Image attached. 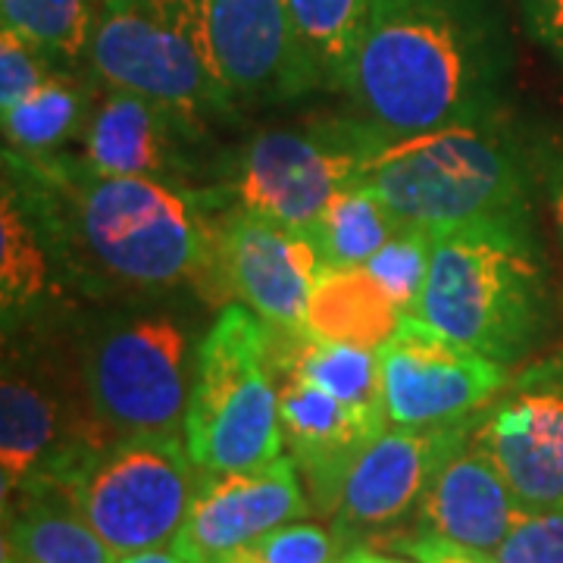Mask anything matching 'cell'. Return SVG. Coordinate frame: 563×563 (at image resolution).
I'll return each instance as SVG.
<instances>
[{"label": "cell", "instance_id": "31", "mask_svg": "<svg viewBox=\"0 0 563 563\" xmlns=\"http://www.w3.org/2000/svg\"><path fill=\"white\" fill-rule=\"evenodd\" d=\"M60 66L51 63L32 41L13 29H0V110L29 98L38 85L51 79Z\"/></svg>", "mask_w": 563, "mask_h": 563}, {"label": "cell", "instance_id": "33", "mask_svg": "<svg viewBox=\"0 0 563 563\" xmlns=\"http://www.w3.org/2000/svg\"><path fill=\"white\" fill-rule=\"evenodd\" d=\"M404 548H407L410 558H417L422 563H498L495 554H488V551L448 542V539H439V536H420V539L407 542Z\"/></svg>", "mask_w": 563, "mask_h": 563}, {"label": "cell", "instance_id": "20", "mask_svg": "<svg viewBox=\"0 0 563 563\" xmlns=\"http://www.w3.org/2000/svg\"><path fill=\"white\" fill-rule=\"evenodd\" d=\"M3 563H117L54 479H32L3 501Z\"/></svg>", "mask_w": 563, "mask_h": 563}, {"label": "cell", "instance_id": "22", "mask_svg": "<svg viewBox=\"0 0 563 563\" xmlns=\"http://www.w3.org/2000/svg\"><path fill=\"white\" fill-rule=\"evenodd\" d=\"M95 98V85L81 79L79 69H57L29 98L0 110L3 151L25 161L57 157L66 144L79 141Z\"/></svg>", "mask_w": 563, "mask_h": 563}, {"label": "cell", "instance_id": "13", "mask_svg": "<svg viewBox=\"0 0 563 563\" xmlns=\"http://www.w3.org/2000/svg\"><path fill=\"white\" fill-rule=\"evenodd\" d=\"M176 7L235 107L313 91L285 0H176Z\"/></svg>", "mask_w": 563, "mask_h": 563}, {"label": "cell", "instance_id": "16", "mask_svg": "<svg viewBox=\"0 0 563 563\" xmlns=\"http://www.w3.org/2000/svg\"><path fill=\"white\" fill-rule=\"evenodd\" d=\"M307 510L301 470L291 454L239 473H201L173 548L188 563H232L247 544L301 520Z\"/></svg>", "mask_w": 563, "mask_h": 563}, {"label": "cell", "instance_id": "17", "mask_svg": "<svg viewBox=\"0 0 563 563\" xmlns=\"http://www.w3.org/2000/svg\"><path fill=\"white\" fill-rule=\"evenodd\" d=\"M198 132L201 125L163 103L101 85L76 141V161L103 176L185 185L191 169L188 144Z\"/></svg>", "mask_w": 563, "mask_h": 563}, {"label": "cell", "instance_id": "28", "mask_svg": "<svg viewBox=\"0 0 563 563\" xmlns=\"http://www.w3.org/2000/svg\"><path fill=\"white\" fill-rule=\"evenodd\" d=\"M432 247H435V235L404 225L391 242L363 263V269L383 285L385 295L401 313H417L432 266Z\"/></svg>", "mask_w": 563, "mask_h": 563}, {"label": "cell", "instance_id": "14", "mask_svg": "<svg viewBox=\"0 0 563 563\" xmlns=\"http://www.w3.org/2000/svg\"><path fill=\"white\" fill-rule=\"evenodd\" d=\"M476 417L444 426H385L357 454L332 510V532L347 542L388 529L420 507L444 457L473 432Z\"/></svg>", "mask_w": 563, "mask_h": 563}, {"label": "cell", "instance_id": "26", "mask_svg": "<svg viewBox=\"0 0 563 563\" xmlns=\"http://www.w3.org/2000/svg\"><path fill=\"white\" fill-rule=\"evenodd\" d=\"M404 222L366 185H351L335 195L307 239L325 266H363L379 247L391 242Z\"/></svg>", "mask_w": 563, "mask_h": 563}, {"label": "cell", "instance_id": "21", "mask_svg": "<svg viewBox=\"0 0 563 563\" xmlns=\"http://www.w3.org/2000/svg\"><path fill=\"white\" fill-rule=\"evenodd\" d=\"M401 317L383 285L363 266H322L307 301L303 332L320 342L379 351Z\"/></svg>", "mask_w": 563, "mask_h": 563}, {"label": "cell", "instance_id": "3", "mask_svg": "<svg viewBox=\"0 0 563 563\" xmlns=\"http://www.w3.org/2000/svg\"><path fill=\"white\" fill-rule=\"evenodd\" d=\"M529 166L495 120L385 139L357 185L435 239L492 222H529Z\"/></svg>", "mask_w": 563, "mask_h": 563}, {"label": "cell", "instance_id": "12", "mask_svg": "<svg viewBox=\"0 0 563 563\" xmlns=\"http://www.w3.org/2000/svg\"><path fill=\"white\" fill-rule=\"evenodd\" d=\"M85 388L63 379L38 351H7L0 379V483L3 501L54 473L85 444L101 442Z\"/></svg>", "mask_w": 563, "mask_h": 563}, {"label": "cell", "instance_id": "25", "mask_svg": "<svg viewBox=\"0 0 563 563\" xmlns=\"http://www.w3.org/2000/svg\"><path fill=\"white\" fill-rule=\"evenodd\" d=\"M369 0H285L310 88L342 91Z\"/></svg>", "mask_w": 563, "mask_h": 563}, {"label": "cell", "instance_id": "34", "mask_svg": "<svg viewBox=\"0 0 563 563\" xmlns=\"http://www.w3.org/2000/svg\"><path fill=\"white\" fill-rule=\"evenodd\" d=\"M548 198H551V217L558 225V235L563 244V161L548 173Z\"/></svg>", "mask_w": 563, "mask_h": 563}, {"label": "cell", "instance_id": "15", "mask_svg": "<svg viewBox=\"0 0 563 563\" xmlns=\"http://www.w3.org/2000/svg\"><path fill=\"white\" fill-rule=\"evenodd\" d=\"M322 266L313 242L301 232L244 210H222L217 220V276L273 335H301Z\"/></svg>", "mask_w": 563, "mask_h": 563}, {"label": "cell", "instance_id": "10", "mask_svg": "<svg viewBox=\"0 0 563 563\" xmlns=\"http://www.w3.org/2000/svg\"><path fill=\"white\" fill-rule=\"evenodd\" d=\"M473 439L523 510L563 504V351L517 369L479 410Z\"/></svg>", "mask_w": 563, "mask_h": 563}, {"label": "cell", "instance_id": "2", "mask_svg": "<svg viewBox=\"0 0 563 563\" xmlns=\"http://www.w3.org/2000/svg\"><path fill=\"white\" fill-rule=\"evenodd\" d=\"M510 44L495 0H369L342 91L385 139L495 120Z\"/></svg>", "mask_w": 563, "mask_h": 563}, {"label": "cell", "instance_id": "24", "mask_svg": "<svg viewBox=\"0 0 563 563\" xmlns=\"http://www.w3.org/2000/svg\"><path fill=\"white\" fill-rule=\"evenodd\" d=\"M0 303L3 329L32 320L51 285V266L57 263L51 242L41 229L32 207L22 195L3 181V210H0Z\"/></svg>", "mask_w": 563, "mask_h": 563}, {"label": "cell", "instance_id": "29", "mask_svg": "<svg viewBox=\"0 0 563 563\" xmlns=\"http://www.w3.org/2000/svg\"><path fill=\"white\" fill-rule=\"evenodd\" d=\"M342 544L317 523H285L247 544L232 563H342Z\"/></svg>", "mask_w": 563, "mask_h": 563}, {"label": "cell", "instance_id": "35", "mask_svg": "<svg viewBox=\"0 0 563 563\" xmlns=\"http://www.w3.org/2000/svg\"><path fill=\"white\" fill-rule=\"evenodd\" d=\"M117 563H188L181 558L173 544H163V548H147V551H135V554H122Z\"/></svg>", "mask_w": 563, "mask_h": 563}, {"label": "cell", "instance_id": "18", "mask_svg": "<svg viewBox=\"0 0 563 563\" xmlns=\"http://www.w3.org/2000/svg\"><path fill=\"white\" fill-rule=\"evenodd\" d=\"M279 379V426L288 454L301 470L303 483L313 492V504L332 514L344 476L366 444L388 422L373 420L347 407L320 385L291 373H276Z\"/></svg>", "mask_w": 563, "mask_h": 563}, {"label": "cell", "instance_id": "36", "mask_svg": "<svg viewBox=\"0 0 563 563\" xmlns=\"http://www.w3.org/2000/svg\"><path fill=\"white\" fill-rule=\"evenodd\" d=\"M342 563H422V561H398V558H385L379 551H369V548H354V551H347L342 558Z\"/></svg>", "mask_w": 563, "mask_h": 563}, {"label": "cell", "instance_id": "1", "mask_svg": "<svg viewBox=\"0 0 563 563\" xmlns=\"http://www.w3.org/2000/svg\"><path fill=\"white\" fill-rule=\"evenodd\" d=\"M7 181L32 207L63 269L85 285L157 298L217 276V222L188 185L103 176L69 154H7Z\"/></svg>", "mask_w": 563, "mask_h": 563}, {"label": "cell", "instance_id": "5", "mask_svg": "<svg viewBox=\"0 0 563 563\" xmlns=\"http://www.w3.org/2000/svg\"><path fill=\"white\" fill-rule=\"evenodd\" d=\"M201 342L166 310L113 313L85 329L79 376L103 439L185 435Z\"/></svg>", "mask_w": 563, "mask_h": 563}, {"label": "cell", "instance_id": "27", "mask_svg": "<svg viewBox=\"0 0 563 563\" xmlns=\"http://www.w3.org/2000/svg\"><path fill=\"white\" fill-rule=\"evenodd\" d=\"M101 0H0L3 25L32 41L60 69H88Z\"/></svg>", "mask_w": 563, "mask_h": 563}, {"label": "cell", "instance_id": "7", "mask_svg": "<svg viewBox=\"0 0 563 563\" xmlns=\"http://www.w3.org/2000/svg\"><path fill=\"white\" fill-rule=\"evenodd\" d=\"M54 479L113 554L176 542L201 483L185 435H125L85 444Z\"/></svg>", "mask_w": 563, "mask_h": 563}, {"label": "cell", "instance_id": "9", "mask_svg": "<svg viewBox=\"0 0 563 563\" xmlns=\"http://www.w3.org/2000/svg\"><path fill=\"white\" fill-rule=\"evenodd\" d=\"M88 73L103 88L151 98L201 129L235 113L176 0H101Z\"/></svg>", "mask_w": 563, "mask_h": 563}, {"label": "cell", "instance_id": "8", "mask_svg": "<svg viewBox=\"0 0 563 563\" xmlns=\"http://www.w3.org/2000/svg\"><path fill=\"white\" fill-rule=\"evenodd\" d=\"M383 141L361 117L263 129L235 151L217 198L222 210L307 235L329 201L361 181Z\"/></svg>", "mask_w": 563, "mask_h": 563}, {"label": "cell", "instance_id": "30", "mask_svg": "<svg viewBox=\"0 0 563 563\" xmlns=\"http://www.w3.org/2000/svg\"><path fill=\"white\" fill-rule=\"evenodd\" d=\"M498 563H563V504L542 510H517L501 544Z\"/></svg>", "mask_w": 563, "mask_h": 563}, {"label": "cell", "instance_id": "4", "mask_svg": "<svg viewBox=\"0 0 563 563\" xmlns=\"http://www.w3.org/2000/svg\"><path fill=\"white\" fill-rule=\"evenodd\" d=\"M413 317L488 361L514 366L526 357L548 317L542 251L529 222H492L435 239Z\"/></svg>", "mask_w": 563, "mask_h": 563}, {"label": "cell", "instance_id": "19", "mask_svg": "<svg viewBox=\"0 0 563 563\" xmlns=\"http://www.w3.org/2000/svg\"><path fill=\"white\" fill-rule=\"evenodd\" d=\"M517 510L520 504L504 483L501 470L470 432L444 457L422 495V536H439L492 554L507 536Z\"/></svg>", "mask_w": 563, "mask_h": 563}, {"label": "cell", "instance_id": "6", "mask_svg": "<svg viewBox=\"0 0 563 563\" xmlns=\"http://www.w3.org/2000/svg\"><path fill=\"white\" fill-rule=\"evenodd\" d=\"M185 444L201 473L254 470L285 454L273 332L242 301L225 303L201 339Z\"/></svg>", "mask_w": 563, "mask_h": 563}, {"label": "cell", "instance_id": "32", "mask_svg": "<svg viewBox=\"0 0 563 563\" xmlns=\"http://www.w3.org/2000/svg\"><path fill=\"white\" fill-rule=\"evenodd\" d=\"M520 16L526 35L563 63V0H520Z\"/></svg>", "mask_w": 563, "mask_h": 563}, {"label": "cell", "instance_id": "11", "mask_svg": "<svg viewBox=\"0 0 563 563\" xmlns=\"http://www.w3.org/2000/svg\"><path fill=\"white\" fill-rule=\"evenodd\" d=\"M376 354L391 426L461 422L479 413L510 379V366L463 347L413 313H404Z\"/></svg>", "mask_w": 563, "mask_h": 563}, {"label": "cell", "instance_id": "23", "mask_svg": "<svg viewBox=\"0 0 563 563\" xmlns=\"http://www.w3.org/2000/svg\"><path fill=\"white\" fill-rule=\"evenodd\" d=\"M273 366L276 373H291L320 385L347 407L373 420L388 422L383 398L379 354L369 347L320 342L313 335H273Z\"/></svg>", "mask_w": 563, "mask_h": 563}]
</instances>
